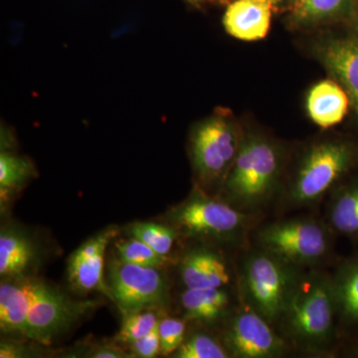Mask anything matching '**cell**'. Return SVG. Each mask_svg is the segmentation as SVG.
Wrapping results in <instances>:
<instances>
[{
  "instance_id": "22",
  "label": "cell",
  "mask_w": 358,
  "mask_h": 358,
  "mask_svg": "<svg viewBox=\"0 0 358 358\" xmlns=\"http://www.w3.org/2000/svg\"><path fill=\"white\" fill-rule=\"evenodd\" d=\"M131 237L141 240L159 255L169 257L179 236L173 226L150 222H138L131 227Z\"/></svg>"
},
{
  "instance_id": "3",
  "label": "cell",
  "mask_w": 358,
  "mask_h": 358,
  "mask_svg": "<svg viewBox=\"0 0 358 358\" xmlns=\"http://www.w3.org/2000/svg\"><path fill=\"white\" fill-rule=\"evenodd\" d=\"M358 150L352 143L327 140L313 143L301 155L296 173L279 204L282 210L315 206L329 194L357 164Z\"/></svg>"
},
{
  "instance_id": "23",
  "label": "cell",
  "mask_w": 358,
  "mask_h": 358,
  "mask_svg": "<svg viewBox=\"0 0 358 358\" xmlns=\"http://www.w3.org/2000/svg\"><path fill=\"white\" fill-rule=\"evenodd\" d=\"M176 358H228L222 341L204 333H195L183 341L180 348L173 353Z\"/></svg>"
},
{
  "instance_id": "13",
  "label": "cell",
  "mask_w": 358,
  "mask_h": 358,
  "mask_svg": "<svg viewBox=\"0 0 358 358\" xmlns=\"http://www.w3.org/2000/svg\"><path fill=\"white\" fill-rule=\"evenodd\" d=\"M179 275L185 289L226 288L231 282L225 258L209 247H196L183 256Z\"/></svg>"
},
{
  "instance_id": "27",
  "label": "cell",
  "mask_w": 358,
  "mask_h": 358,
  "mask_svg": "<svg viewBox=\"0 0 358 358\" xmlns=\"http://www.w3.org/2000/svg\"><path fill=\"white\" fill-rule=\"evenodd\" d=\"M157 331L162 355H173L185 341L186 320L166 317L159 320Z\"/></svg>"
},
{
  "instance_id": "30",
  "label": "cell",
  "mask_w": 358,
  "mask_h": 358,
  "mask_svg": "<svg viewBox=\"0 0 358 358\" xmlns=\"http://www.w3.org/2000/svg\"><path fill=\"white\" fill-rule=\"evenodd\" d=\"M23 355H24V352L20 345L2 343L0 346V357L1 358L22 357Z\"/></svg>"
},
{
  "instance_id": "32",
  "label": "cell",
  "mask_w": 358,
  "mask_h": 358,
  "mask_svg": "<svg viewBox=\"0 0 358 358\" xmlns=\"http://www.w3.org/2000/svg\"><path fill=\"white\" fill-rule=\"evenodd\" d=\"M352 355L353 357L358 358V343L357 345H355V348H352Z\"/></svg>"
},
{
  "instance_id": "19",
  "label": "cell",
  "mask_w": 358,
  "mask_h": 358,
  "mask_svg": "<svg viewBox=\"0 0 358 358\" xmlns=\"http://www.w3.org/2000/svg\"><path fill=\"white\" fill-rule=\"evenodd\" d=\"M331 282L339 326L358 327V254L338 264Z\"/></svg>"
},
{
  "instance_id": "14",
  "label": "cell",
  "mask_w": 358,
  "mask_h": 358,
  "mask_svg": "<svg viewBox=\"0 0 358 358\" xmlns=\"http://www.w3.org/2000/svg\"><path fill=\"white\" fill-rule=\"evenodd\" d=\"M40 281L11 278L0 286V329L2 333L25 334L28 315L38 292Z\"/></svg>"
},
{
  "instance_id": "12",
  "label": "cell",
  "mask_w": 358,
  "mask_h": 358,
  "mask_svg": "<svg viewBox=\"0 0 358 358\" xmlns=\"http://www.w3.org/2000/svg\"><path fill=\"white\" fill-rule=\"evenodd\" d=\"M315 53L345 89L358 120V36L324 42L317 47Z\"/></svg>"
},
{
  "instance_id": "2",
  "label": "cell",
  "mask_w": 358,
  "mask_h": 358,
  "mask_svg": "<svg viewBox=\"0 0 358 358\" xmlns=\"http://www.w3.org/2000/svg\"><path fill=\"white\" fill-rule=\"evenodd\" d=\"M284 159V150L275 141L258 134H244L221 188V199L240 211L258 216L280 193Z\"/></svg>"
},
{
  "instance_id": "25",
  "label": "cell",
  "mask_w": 358,
  "mask_h": 358,
  "mask_svg": "<svg viewBox=\"0 0 358 358\" xmlns=\"http://www.w3.org/2000/svg\"><path fill=\"white\" fill-rule=\"evenodd\" d=\"M32 173L31 164L24 157L1 152L0 155V189L1 196L20 188Z\"/></svg>"
},
{
  "instance_id": "29",
  "label": "cell",
  "mask_w": 358,
  "mask_h": 358,
  "mask_svg": "<svg viewBox=\"0 0 358 358\" xmlns=\"http://www.w3.org/2000/svg\"><path fill=\"white\" fill-rule=\"evenodd\" d=\"M90 357L94 358H122L128 357L129 355H127L126 352H122L121 348L106 345L96 348L95 352H92Z\"/></svg>"
},
{
  "instance_id": "8",
  "label": "cell",
  "mask_w": 358,
  "mask_h": 358,
  "mask_svg": "<svg viewBox=\"0 0 358 358\" xmlns=\"http://www.w3.org/2000/svg\"><path fill=\"white\" fill-rule=\"evenodd\" d=\"M107 285L110 298L124 315L162 308L169 303V284L159 268L115 259L109 265Z\"/></svg>"
},
{
  "instance_id": "6",
  "label": "cell",
  "mask_w": 358,
  "mask_h": 358,
  "mask_svg": "<svg viewBox=\"0 0 358 358\" xmlns=\"http://www.w3.org/2000/svg\"><path fill=\"white\" fill-rule=\"evenodd\" d=\"M334 236L326 220L298 216L266 224L256 233V243L296 267L315 268L331 257Z\"/></svg>"
},
{
  "instance_id": "31",
  "label": "cell",
  "mask_w": 358,
  "mask_h": 358,
  "mask_svg": "<svg viewBox=\"0 0 358 358\" xmlns=\"http://www.w3.org/2000/svg\"><path fill=\"white\" fill-rule=\"evenodd\" d=\"M258 1L264 2V3L270 4V6H272L273 4L277 3V2H279L280 0H258Z\"/></svg>"
},
{
  "instance_id": "5",
  "label": "cell",
  "mask_w": 358,
  "mask_h": 358,
  "mask_svg": "<svg viewBox=\"0 0 358 358\" xmlns=\"http://www.w3.org/2000/svg\"><path fill=\"white\" fill-rule=\"evenodd\" d=\"M257 218L199 187L169 213L179 235L232 247L244 246Z\"/></svg>"
},
{
  "instance_id": "24",
  "label": "cell",
  "mask_w": 358,
  "mask_h": 358,
  "mask_svg": "<svg viewBox=\"0 0 358 358\" xmlns=\"http://www.w3.org/2000/svg\"><path fill=\"white\" fill-rule=\"evenodd\" d=\"M115 248L121 260L134 265L162 268L169 261V257L159 255L154 249L134 237L117 242Z\"/></svg>"
},
{
  "instance_id": "11",
  "label": "cell",
  "mask_w": 358,
  "mask_h": 358,
  "mask_svg": "<svg viewBox=\"0 0 358 358\" xmlns=\"http://www.w3.org/2000/svg\"><path fill=\"white\" fill-rule=\"evenodd\" d=\"M117 231L109 228L90 238L73 253L68 261V280L73 289L82 294L100 289L109 296L103 278L105 253Z\"/></svg>"
},
{
  "instance_id": "10",
  "label": "cell",
  "mask_w": 358,
  "mask_h": 358,
  "mask_svg": "<svg viewBox=\"0 0 358 358\" xmlns=\"http://www.w3.org/2000/svg\"><path fill=\"white\" fill-rule=\"evenodd\" d=\"M95 307L93 301H77L40 281L38 292L28 315L24 336L41 345L67 331L85 313Z\"/></svg>"
},
{
  "instance_id": "1",
  "label": "cell",
  "mask_w": 358,
  "mask_h": 358,
  "mask_svg": "<svg viewBox=\"0 0 358 358\" xmlns=\"http://www.w3.org/2000/svg\"><path fill=\"white\" fill-rule=\"evenodd\" d=\"M338 312L331 275L317 268L301 274L278 327L291 348L329 355L338 339Z\"/></svg>"
},
{
  "instance_id": "20",
  "label": "cell",
  "mask_w": 358,
  "mask_h": 358,
  "mask_svg": "<svg viewBox=\"0 0 358 358\" xmlns=\"http://www.w3.org/2000/svg\"><path fill=\"white\" fill-rule=\"evenodd\" d=\"M34 259L31 242L20 233L2 231L0 235V275L6 279L22 277Z\"/></svg>"
},
{
  "instance_id": "34",
  "label": "cell",
  "mask_w": 358,
  "mask_h": 358,
  "mask_svg": "<svg viewBox=\"0 0 358 358\" xmlns=\"http://www.w3.org/2000/svg\"><path fill=\"white\" fill-rule=\"evenodd\" d=\"M357 23H358V11H357Z\"/></svg>"
},
{
  "instance_id": "7",
  "label": "cell",
  "mask_w": 358,
  "mask_h": 358,
  "mask_svg": "<svg viewBox=\"0 0 358 358\" xmlns=\"http://www.w3.org/2000/svg\"><path fill=\"white\" fill-rule=\"evenodd\" d=\"M243 136L232 122L219 115L197 126L192 138V162L205 186L220 185L222 188Z\"/></svg>"
},
{
  "instance_id": "9",
  "label": "cell",
  "mask_w": 358,
  "mask_h": 358,
  "mask_svg": "<svg viewBox=\"0 0 358 358\" xmlns=\"http://www.w3.org/2000/svg\"><path fill=\"white\" fill-rule=\"evenodd\" d=\"M220 341L234 358H279L292 348L273 324L243 301L231 313Z\"/></svg>"
},
{
  "instance_id": "28",
  "label": "cell",
  "mask_w": 358,
  "mask_h": 358,
  "mask_svg": "<svg viewBox=\"0 0 358 358\" xmlns=\"http://www.w3.org/2000/svg\"><path fill=\"white\" fill-rule=\"evenodd\" d=\"M131 352L134 357L141 358H152L157 357L160 352V339L159 331L155 329L154 331L148 334L143 338L136 339L129 343Z\"/></svg>"
},
{
  "instance_id": "33",
  "label": "cell",
  "mask_w": 358,
  "mask_h": 358,
  "mask_svg": "<svg viewBox=\"0 0 358 358\" xmlns=\"http://www.w3.org/2000/svg\"><path fill=\"white\" fill-rule=\"evenodd\" d=\"M189 1L195 2V3H196V2H202L205 1V0H189Z\"/></svg>"
},
{
  "instance_id": "21",
  "label": "cell",
  "mask_w": 358,
  "mask_h": 358,
  "mask_svg": "<svg viewBox=\"0 0 358 358\" xmlns=\"http://www.w3.org/2000/svg\"><path fill=\"white\" fill-rule=\"evenodd\" d=\"M355 0H301L294 20L301 24L322 22L341 17L352 8Z\"/></svg>"
},
{
  "instance_id": "26",
  "label": "cell",
  "mask_w": 358,
  "mask_h": 358,
  "mask_svg": "<svg viewBox=\"0 0 358 358\" xmlns=\"http://www.w3.org/2000/svg\"><path fill=\"white\" fill-rule=\"evenodd\" d=\"M159 317L154 310H141L124 315L121 329L115 336V341L129 345L136 339L154 331L159 327Z\"/></svg>"
},
{
  "instance_id": "16",
  "label": "cell",
  "mask_w": 358,
  "mask_h": 358,
  "mask_svg": "<svg viewBox=\"0 0 358 358\" xmlns=\"http://www.w3.org/2000/svg\"><path fill=\"white\" fill-rule=\"evenodd\" d=\"M350 105V98L345 89L331 80L315 84L307 96V110L310 120L324 129L343 121Z\"/></svg>"
},
{
  "instance_id": "18",
  "label": "cell",
  "mask_w": 358,
  "mask_h": 358,
  "mask_svg": "<svg viewBox=\"0 0 358 358\" xmlns=\"http://www.w3.org/2000/svg\"><path fill=\"white\" fill-rule=\"evenodd\" d=\"M326 221L334 234L358 243V178L329 193Z\"/></svg>"
},
{
  "instance_id": "17",
  "label": "cell",
  "mask_w": 358,
  "mask_h": 358,
  "mask_svg": "<svg viewBox=\"0 0 358 358\" xmlns=\"http://www.w3.org/2000/svg\"><path fill=\"white\" fill-rule=\"evenodd\" d=\"M180 305L185 320L201 324H215L233 313L232 298L226 288L185 289Z\"/></svg>"
},
{
  "instance_id": "15",
  "label": "cell",
  "mask_w": 358,
  "mask_h": 358,
  "mask_svg": "<svg viewBox=\"0 0 358 358\" xmlns=\"http://www.w3.org/2000/svg\"><path fill=\"white\" fill-rule=\"evenodd\" d=\"M271 18L270 4L258 0H236L226 9L223 25L235 38L257 41L268 34Z\"/></svg>"
},
{
  "instance_id": "4",
  "label": "cell",
  "mask_w": 358,
  "mask_h": 358,
  "mask_svg": "<svg viewBox=\"0 0 358 358\" xmlns=\"http://www.w3.org/2000/svg\"><path fill=\"white\" fill-rule=\"evenodd\" d=\"M303 270L259 247L250 250L243 257L238 279L242 301L278 326Z\"/></svg>"
},
{
  "instance_id": "35",
  "label": "cell",
  "mask_w": 358,
  "mask_h": 358,
  "mask_svg": "<svg viewBox=\"0 0 358 358\" xmlns=\"http://www.w3.org/2000/svg\"><path fill=\"white\" fill-rule=\"evenodd\" d=\"M299 1H301V0H298V2H299Z\"/></svg>"
}]
</instances>
